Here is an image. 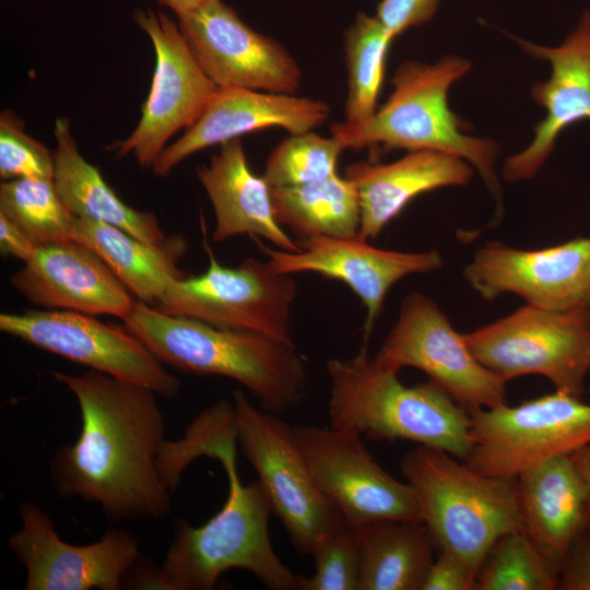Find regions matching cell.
<instances>
[{
  "instance_id": "6da1fadb",
  "label": "cell",
  "mask_w": 590,
  "mask_h": 590,
  "mask_svg": "<svg viewBox=\"0 0 590 590\" xmlns=\"http://www.w3.org/2000/svg\"><path fill=\"white\" fill-rule=\"evenodd\" d=\"M51 376L75 397L81 415L78 439L51 461L58 493L97 504L115 521L166 516L172 500L157 468L166 440L158 394L93 369Z\"/></svg>"
},
{
  "instance_id": "7a4b0ae2",
  "label": "cell",
  "mask_w": 590,
  "mask_h": 590,
  "mask_svg": "<svg viewBox=\"0 0 590 590\" xmlns=\"http://www.w3.org/2000/svg\"><path fill=\"white\" fill-rule=\"evenodd\" d=\"M237 432L211 446L208 457L223 467L228 495L221 510L200 527L178 520L164 560L156 569H142L134 588L210 590L231 569L251 573L272 590H298V577L275 553L269 533L272 512L258 481L244 485L236 464Z\"/></svg>"
},
{
  "instance_id": "3957f363",
  "label": "cell",
  "mask_w": 590,
  "mask_h": 590,
  "mask_svg": "<svg viewBox=\"0 0 590 590\" xmlns=\"http://www.w3.org/2000/svg\"><path fill=\"white\" fill-rule=\"evenodd\" d=\"M122 321L164 365L233 379L269 412L291 411L305 396L307 370L296 346L255 331L168 315L140 300Z\"/></svg>"
},
{
  "instance_id": "277c9868",
  "label": "cell",
  "mask_w": 590,
  "mask_h": 590,
  "mask_svg": "<svg viewBox=\"0 0 590 590\" xmlns=\"http://www.w3.org/2000/svg\"><path fill=\"white\" fill-rule=\"evenodd\" d=\"M471 68L468 59L455 55L434 63L406 60L393 73V91L386 103L363 121L331 125V135L345 149L379 145L387 151L429 150L459 156L481 174L500 212L502 191L495 175L498 144L467 134L448 105L449 88Z\"/></svg>"
},
{
  "instance_id": "5b68a950",
  "label": "cell",
  "mask_w": 590,
  "mask_h": 590,
  "mask_svg": "<svg viewBox=\"0 0 590 590\" xmlns=\"http://www.w3.org/2000/svg\"><path fill=\"white\" fill-rule=\"evenodd\" d=\"M328 415L333 427L374 440L404 439L465 460L471 414L434 382L405 386L398 371L376 364L364 344L349 358H332Z\"/></svg>"
},
{
  "instance_id": "8992f818",
  "label": "cell",
  "mask_w": 590,
  "mask_h": 590,
  "mask_svg": "<svg viewBox=\"0 0 590 590\" xmlns=\"http://www.w3.org/2000/svg\"><path fill=\"white\" fill-rule=\"evenodd\" d=\"M450 453L420 446L400 463L435 545L476 571L495 542L524 529L517 479L483 474Z\"/></svg>"
},
{
  "instance_id": "52a82bcc",
  "label": "cell",
  "mask_w": 590,
  "mask_h": 590,
  "mask_svg": "<svg viewBox=\"0 0 590 590\" xmlns=\"http://www.w3.org/2000/svg\"><path fill=\"white\" fill-rule=\"evenodd\" d=\"M232 403L237 444L256 470L272 512L296 550L310 555L344 518L317 484L294 427L250 402L241 390L232 393Z\"/></svg>"
},
{
  "instance_id": "ba28073f",
  "label": "cell",
  "mask_w": 590,
  "mask_h": 590,
  "mask_svg": "<svg viewBox=\"0 0 590 590\" xmlns=\"http://www.w3.org/2000/svg\"><path fill=\"white\" fill-rule=\"evenodd\" d=\"M472 354L506 381L547 378L555 390L581 398L590 370V309L553 310L524 305L463 334Z\"/></svg>"
},
{
  "instance_id": "9c48e42d",
  "label": "cell",
  "mask_w": 590,
  "mask_h": 590,
  "mask_svg": "<svg viewBox=\"0 0 590 590\" xmlns=\"http://www.w3.org/2000/svg\"><path fill=\"white\" fill-rule=\"evenodd\" d=\"M209 267L197 276L175 281L154 306L162 312L216 327L249 330L295 345L292 307L297 295L293 274L247 257L237 267L219 263L206 246Z\"/></svg>"
},
{
  "instance_id": "30bf717a",
  "label": "cell",
  "mask_w": 590,
  "mask_h": 590,
  "mask_svg": "<svg viewBox=\"0 0 590 590\" xmlns=\"http://www.w3.org/2000/svg\"><path fill=\"white\" fill-rule=\"evenodd\" d=\"M471 420L472 445L463 461L486 475L517 479L590 445V404L563 391L479 410Z\"/></svg>"
},
{
  "instance_id": "8fae6325",
  "label": "cell",
  "mask_w": 590,
  "mask_h": 590,
  "mask_svg": "<svg viewBox=\"0 0 590 590\" xmlns=\"http://www.w3.org/2000/svg\"><path fill=\"white\" fill-rule=\"evenodd\" d=\"M382 368L414 367L470 414L506 403V380L472 354L463 334L427 295L414 292L401 303L397 321L373 357Z\"/></svg>"
},
{
  "instance_id": "7c38bea8",
  "label": "cell",
  "mask_w": 590,
  "mask_h": 590,
  "mask_svg": "<svg viewBox=\"0 0 590 590\" xmlns=\"http://www.w3.org/2000/svg\"><path fill=\"white\" fill-rule=\"evenodd\" d=\"M0 330L88 369L149 387L160 397L180 391V380L125 326L81 312L36 309L2 312Z\"/></svg>"
},
{
  "instance_id": "4fadbf2b",
  "label": "cell",
  "mask_w": 590,
  "mask_h": 590,
  "mask_svg": "<svg viewBox=\"0 0 590 590\" xmlns=\"http://www.w3.org/2000/svg\"><path fill=\"white\" fill-rule=\"evenodd\" d=\"M294 430L317 484L346 522L422 521L411 485L384 470L357 432L331 425Z\"/></svg>"
},
{
  "instance_id": "5bb4252c",
  "label": "cell",
  "mask_w": 590,
  "mask_h": 590,
  "mask_svg": "<svg viewBox=\"0 0 590 590\" xmlns=\"http://www.w3.org/2000/svg\"><path fill=\"white\" fill-rule=\"evenodd\" d=\"M134 22L151 39L156 63L140 121L116 145V155L132 154L150 167L172 135L199 120L219 87L201 69L178 23L152 10H137Z\"/></svg>"
},
{
  "instance_id": "9a60e30c",
  "label": "cell",
  "mask_w": 590,
  "mask_h": 590,
  "mask_svg": "<svg viewBox=\"0 0 590 590\" xmlns=\"http://www.w3.org/2000/svg\"><path fill=\"white\" fill-rule=\"evenodd\" d=\"M21 528L8 545L26 570V590H119L139 563L138 541L119 529L86 545L63 541L36 505L19 508Z\"/></svg>"
},
{
  "instance_id": "2e32d148",
  "label": "cell",
  "mask_w": 590,
  "mask_h": 590,
  "mask_svg": "<svg viewBox=\"0 0 590 590\" xmlns=\"http://www.w3.org/2000/svg\"><path fill=\"white\" fill-rule=\"evenodd\" d=\"M178 20L198 63L217 87L281 94L300 87V68L286 48L252 30L221 0Z\"/></svg>"
},
{
  "instance_id": "e0dca14e",
  "label": "cell",
  "mask_w": 590,
  "mask_h": 590,
  "mask_svg": "<svg viewBox=\"0 0 590 590\" xmlns=\"http://www.w3.org/2000/svg\"><path fill=\"white\" fill-rule=\"evenodd\" d=\"M463 274L487 300L514 293L545 309H590V238L538 250L491 241L475 252Z\"/></svg>"
},
{
  "instance_id": "ac0fdd59",
  "label": "cell",
  "mask_w": 590,
  "mask_h": 590,
  "mask_svg": "<svg viewBox=\"0 0 590 590\" xmlns=\"http://www.w3.org/2000/svg\"><path fill=\"white\" fill-rule=\"evenodd\" d=\"M297 243L300 250L296 252L273 249L261 241L258 245L278 272H315L345 283L366 310L364 344L382 311L388 291L406 275L430 272L442 266L438 251L380 249L369 245L359 234L353 237L314 236Z\"/></svg>"
},
{
  "instance_id": "d6986e66",
  "label": "cell",
  "mask_w": 590,
  "mask_h": 590,
  "mask_svg": "<svg viewBox=\"0 0 590 590\" xmlns=\"http://www.w3.org/2000/svg\"><path fill=\"white\" fill-rule=\"evenodd\" d=\"M510 37L526 54L551 66L550 78L531 90L545 116L535 125L532 141L507 157L502 167L504 179L515 182L530 179L541 169L564 129L590 120V12L582 13L577 27L556 47Z\"/></svg>"
},
{
  "instance_id": "ffe728a7",
  "label": "cell",
  "mask_w": 590,
  "mask_h": 590,
  "mask_svg": "<svg viewBox=\"0 0 590 590\" xmlns=\"http://www.w3.org/2000/svg\"><path fill=\"white\" fill-rule=\"evenodd\" d=\"M10 282L31 304L48 310L122 320L137 300L94 250L73 239L37 246Z\"/></svg>"
},
{
  "instance_id": "44dd1931",
  "label": "cell",
  "mask_w": 590,
  "mask_h": 590,
  "mask_svg": "<svg viewBox=\"0 0 590 590\" xmlns=\"http://www.w3.org/2000/svg\"><path fill=\"white\" fill-rule=\"evenodd\" d=\"M330 115V106L320 99L298 97L239 87H219L199 120L152 164L160 177L193 153L223 144L243 134L280 127L290 134L311 131Z\"/></svg>"
},
{
  "instance_id": "7402d4cb",
  "label": "cell",
  "mask_w": 590,
  "mask_h": 590,
  "mask_svg": "<svg viewBox=\"0 0 590 590\" xmlns=\"http://www.w3.org/2000/svg\"><path fill=\"white\" fill-rule=\"evenodd\" d=\"M474 168L463 158L438 151H409L401 158L378 164L356 162L344 176L357 191L359 235L374 239L417 196L442 187L464 186Z\"/></svg>"
},
{
  "instance_id": "603a6c76",
  "label": "cell",
  "mask_w": 590,
  "mask_h": 590,
  "mask_svg": "<svg viewBox=\"0 0 590 590\" xmlns=\"http://www.w3.org/2000/svg\"><path fill=\"white\" fill-rule=\"evenodd\" d=\"M197 176L214 210L212 239L225 241L238 235L262 237L284 251L300 250L276 221L271 188L263 176L250 169L240 138L221 144L209 165L197 168Z\"/></svg>"
},
{
  "instance_id": "cb8c5ba5",
  "label": "cell",
  "mask_w": 590,
  "mask_h": 590,
  "mask_svg": "<svg viewBox=\"0 0 590 590\" xmlns=\"http://www.w3.org/2000/svg\"><path fill=\"white\" fill-rule=\"evenodd\" d=\"M524 530L562 569L590 522V493L569 456L535 465L517 477Z\"/></svg>"
},
{
  "instance_id": "d4e9b609",
  "label": "cell",
  "mask_w": 590,
  "mask_h": 590,
  "mask_svg": "<svg viewBox=\"0 0 590 590\" xmlns=\"http://www.w3.org/2000/svg\"><path fill=\"white\" fill-rule=\"evenodd\" d=\"M55 138V186L75 217L116 226L150 244L165 243L167 236L155 215L123 203L99 170L81 155L67 119L56 120Z\"/></svg>"
},
{
  "instance_id": "484cf974",
  "label": "cell",
  "mask_w": 590,
  "mask_h": 590,
  "mask_svg": "<svg viewBox=\"0 0 590 590\" xmlns=\"http://www.w3.org/2000/svg\"><path fill=\"white\" fill-rule=\"evenodd\" d=\"M73 240L94 250L137 300L153 307L175 281L184 278L178 262L187 244L181 236L154 245L116 226L76 217Z\"/></svg>"
},
{
  "instance_id": "4316f807",
  "label": "cell",
  "mask_w": 590,
  "mask_h": 590,
  "mask_svg": "<svg viewBox=\"0 0 590 590\" xmlns=\"http://www.w3.org/2000/svg\"><path fill=\"white\" fill-rule=\"evenodd\" d=\"M356 529L358 590H422L433 563V538L421 520H379Z\"/></svg>"
},
{
  "instance_id": "83f0119b",
  "label": "cell",
  "mask_w": 590,
  "mask_h": 590,
  "mask_svg": "<svg viewBox=\"0 0 590 590\" xmlns=\"http://www.w3.org/2000/svg\"><path fill=\"white\" fill-rule=\"evenodd\" d=\"M271 198L276 221L298 239L359 234L358 194L345 176L335 174L302 186L271 188Z\"/></svg>"
},
{
  "instance_id": "f1b7e54d",
  "label": "cell",
  "mask_w": 590,
  "mask_h": 590,
  "mask_svg": "<svg viewBox=\"0 0 590 590\" xmlns=\"http://www.w3.org/2000/svg\"><path fill=\"white\" fill-rule=\"evenodd\" d=\"M393 39L376 16L365 13H358L354 23L345 31V122L363 121L376 111L384 83L387 52Z\"/></svg>"
},
{
  "instance_id": "f546056e",
  "label": "cell",
  "mask_w": 590,
  "mask_h": 590,
  "mask_svg": "<svg viewBox=\"0 0 590 590\" xmlns=\"http://www.w3.org/2000/svg\"><path fill=\"white\" fill-rule=\"evenodd\" d=\"M0 214L36 245L73 239L76 217L67 208L54 178H16L0 185Z\"/></svg>"
},
{
  "instance_id": "4dcf8cb0",
  "label": "cell",
  "mask_w": 590,
  "mask_h": 590,
  "mask_svg": "<svg viewBox=\"0 0 590 590\" xmlns=\"http://www.w3.org/2000/svg\"><path fill=\"white\" fill-rule=\"evenodd\" d=\"M562 567L551 559L524 529L499 538L476 574L480 590H553Z\"/></svg>"
},
{
  "instance_id": "1f68e13d",
  "label": "cell",
  "mask_w": 590,
  "mask_h": 590,
  "mask_svg": "<svg viewBox=\"0 0 590 590\" xmlns=\"http://www.w3.org/2000/svg\"><path fill=\"white\" fill-rule=\"evenodd\" d=\"M343 144L311 131L291 134L269 155L263 178L270 188L302 186L337 174Z\"/></svg>"
},
{
  "instance_id": "d6a6232c",
  "label": "cell",
  "mask_w": 590,
  "mask_h": 590,
  "mask_svg": "<svg viewBox=\"0 0 590 590\" xmlns=\"http://www.w3.org/2000/svg\"><path fill=\"white\" fill-rule=\"evenodd\" d=\"M315 573L298 577V590H358L359 542L356 529L345 520L321 539L311 554Z\"/></svg>"
},
{
  "instance_id": "836d02e7",
  "label": "cell",
  "mask_w": 590,
  "mask_h": 590,
  "mask_svg": "<svg viewBox=\"0 0 590 590\" xmlns=\"http://www.w3.org/2000/svg\"><path fill=\"white\" fill-rule=\"evenodd\" d=\"M55 156L42 142L24 131L22 120L11 110L0 116V176L54 178Z\"/></svg>"
},
{
  "instance_id": "e575fe53",
  "label": "cell",
  "mask_w": 590,
  "mask_h": 590,
  "mask_svg": "<svg viewBox=\"0 0 590 590\" xmlns=\"http://www.w3.org/2000/svg\"><path fill=\"white\" fill-rule=\"evenodd\" d=\"M439 0H381L376 17L396 38L406 30L428 22L438 9Z\"/></svg>"
},
{
  "instance_id": "d590c367",
  "label": "cell",
  "mask_w": 590,
  "mask_h": 590,
  "mask_svg": "<svg viewBox=\"0 0 590 590\" xmlns=\"http://www.w3.org/2000/svg\"><path fill=\"white\" fill-rule=\"evenodd\" d=\"M477 571L459 556L445 550L433 560L422 590H470L476 588Z\"/></svg>"
},
{
  "instance_id": "8d00e7d4",
  "label": "cell",
  "mask_w": 590,
  "mask_h": 590,
  "mask_svg": "<svg viewBox=\"0 0 590 590\" xmlns=\"http://www.w3.org/2000/svg\"><path fill=\"white\" fill-rule=\"evenodd\" d=\"M559 588L590 590V536L568 555L563 566Z\"/></svg>"
},
{
  "instance_id": "74e56055",
  "label": "cell",
  "mask_w": 590,
  "mask_h": 590,
  "mask_svg": "<svg viewBox=\"0 0 590 590\" xmlns=\"http://www.w3.org/2000/svg\"><path fill=\"white\" fill-rule=\"evenodd\" d=\"M36 247L19 226L0 214V250L2 255L14 257L25 263L32 258Z\"/></svg>"
},
{
  "instance_id": "f35d334b",
  "label": "cell",
  "mask_w": 590,
  "mask_h": 590,
  "mask_svg": "<svg viewBox=\"0 0 590 590\" xmlns=\"http://www.w3.org/2000/svg\"><path fill=\"white\" fill-rule=\"evenodd\" d=\"M163 5L169 8L181 17L205 7L214 0H158Z\"/></svg>"
},
{
  "instance_id": "ab89813d",
  "label": "cell",
  "mask_w": 590,
  "mask_h": 590,
  "mask_svg": "<svg viewBox=\"0 0 590 590\" xmlns=\"http://www.w3.org/2000/svg\"><path fill=\"white\" fill-rule=\"evenodd\" d=\"M570 458L582 474L590 493V445L578 449L570 455Z\"/></svg>"
}]
</instances>
